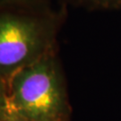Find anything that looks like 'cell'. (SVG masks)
Returning <instances> with one entry per match:
<instances>
[{"instance_id": "277c9868", "label": "cell", "mask_w": 121, "mask_h": 121, "mask_svg": "<svg viewBox=\"0 0 121 121\" xmlns=\"http://www.w3.org/2000/svg\"><path fill=\"white\" fill-rule=\"evenodd\" d=\"M51 0H0V9H40L50 6Z\"/></svg>"}, {"instance_id": "7a4b0ae2", "label": "cell", "mask_w": 121, "mask_h": 121, "mask_svg": "<svg viewBox=\"0 0 121 121\" xmlns=\"http://www.w3.org/2000/svg\"><path fill=\"white\" fill-rule=\"evenodd\" d=\"M12 109L26 121H69L66 79L57 49L15 73L6 82Z\"/></svg>"}, {"instance_id": "8992f818", "label": "cell", "mask_w": 121, "mask_h": 121, "mask_svg": "<svg viewBox=\"0 0 121 121\" xmlns=\"http://www.w3.org/2000/svg\"><path fill=\"white\" fill-rule=\"evenodd\" d=\"M7 121H26V120L22 119V118H21V117H17V116H15V115H12Z\"/></svg>"}, {"instance_id": "3957f363", "label": "cell", "mask_w": 121, "mask_h": 121, "mask_svg": "<svg viewBox=\"0 0 121 121\" xmlns=\"http://www.w3.org/2000/svg\"><path fill=\"white\" fill-rule=\"evenodd\" d=\"M63 5H73L88 10H120L121 0H59Z\"/></svg>"}, {"instance_id": "6da1fadb", "label": "cell", "mask_w": 121, "mask_h": 121, "mask_svg": "<svg viewBox=\"0 0 121 121\" xmlns=\"http://www.w3.org/2000/svg\"><path fill=\"white\" fill-rule=\"evenodd\" d=\"M66 6L0 9V79L7 82L18 71L57 49V35Z\"/></svg>"}, {"instance_id": "5b68a950", "label": "cell", "mask_w": 121, "mask_h": 121, "mask_svg": "<svg viewBox=\"0 0 121 121\" xmlns=\"http://www.w3.org/2000/svg\"><path fill=\"white\" fill-rule=\"evenodd\" d=\"M12 116V109L7 90V83L0 79V121H7Z\"/></svg>"}]
</instances>
